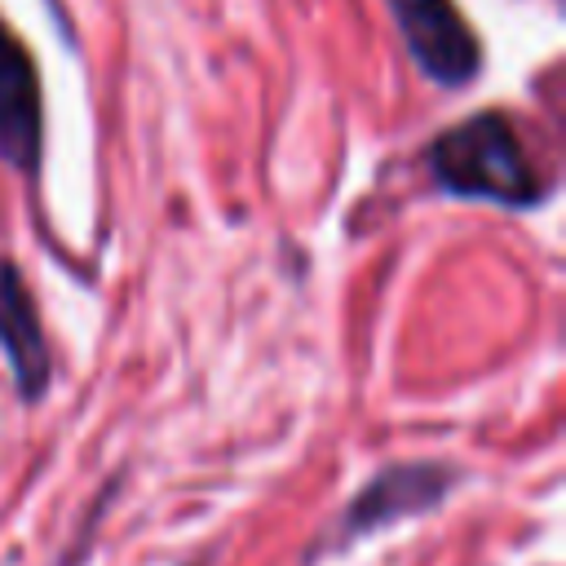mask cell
<instances>
[{"label": "cell", "instance_id": "cell-1", "mask_svg": "<svg viewBox=\"0 0 566 566\" xmlns=\"http://www.w3.org/2000/svg\"><path fill=\"white\" fill-rule=\"evenodd\" d=\"M429 177L455 199H486L500 208H535L548 199V177L535 168L522 128L509 111H473L442 128L424 150Z\"/></svg>", "mask_w": 566, "mask_h": 566}, {"label": "cell", "instance_id": "cell-2", "mask_svg": "<svg viewBox=\"0 0 566 566\" xmlns=\"http://www.w3.org/2000/svg\"><path fill=\"white\" fill-rule=\"evenodd\" d=\"M460 486V469L447 460H402L380 469L340 513L336 522V544L367 539L385 526H398L407 517H420L438 509L451 491Z\"/></svg>", "mask_w": 566, "mask_h": 566}, {"label": "cell", "instance_id": "cell-3", "mask_svg": "<svg viewBox=\"0 0 566 566\" xmlns=\"http://www.w3.org/2000/svg\"><path fill=\"white\" fill-rule=\"evenodd\" d=\"M394 27L420 66L424 80L438 88H464L482 75V40L455 0H385Z\"/></svg>", "mask_w": 566, "mask_h": 566}, {"label": "cell", "instance_id": "cell-4", "mask_svg": "<svg viewBox=\"0 0 566 566\" xmlns=\"http://www.w3.org/2000/svg\"><path fill=\"white\" fill-rule=\"evenodd\" d=\"M44 155V97H40V71L18 40V31L0 18V159L35 177Z\"/></svg>", "mask_w": 566, "mask_h": 566}, {"label": "cell", "instance_id": "cell-5", "mask_svg": "<svg viewBox=\"0 0 566 566\" xmlns=\"http://www.w3.org/2000/svg\"><path fill=\"white\" fill-rule=\"evenodd\" d=\"M0 354L13 371V389L22 402H44L53 380V354L44 340V323L35 296L13 261H0Z\"/></svg>", "mask_w": 566, "mask_h": 566}]
</instances>
